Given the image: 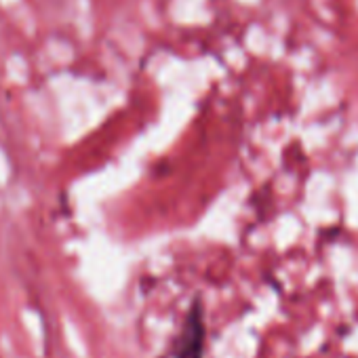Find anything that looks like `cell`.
<instances>
[{
  "instance_id": "6da1fadb",
  "label": "cell",
  "mask_w": 358,
  "mask_h": 358,
  "mask_svg": "<svg viewBox=\"0 0 358 358\" xmlns=\"http://www.w3.org/2000/svg\"><path fill=\"white\" fill-rule=\"evenodd\" d=\"M182 348H179L177 358H201L203 354V339H205V327L201 320V310L194 308L188 324H186V333L182 337Z\"/></svg>"
}]
</instances>
